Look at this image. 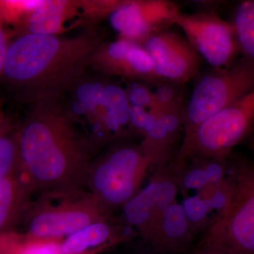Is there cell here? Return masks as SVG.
<instances>
[{
  "label": "cell",
  "mask_w": 254,
  "mask_h": 254,
  "mask_svg": "<svg viewBox=\"0 0 254 254\" xmlns=\"http://www.w3.org/2000/svg\"><path fill=\"white\" fill-rule=\"evenodd\" d=\"M181 85L171 82H162L154 92L156 109L159 111L184 107L182 103Z\"/></svg>",
  "instance_id": "24"
},
{
  "label": "cell",
  "mask_w": 254,
  "mask_h": 254,
  "mask_svg": "<svg viewBox=\"0 0 254 254\" xmlns=\"http://www.w3.org/2000/svg\"><path fill=\"white\" fill-rule=\"evenodd\" d=\"M181 204L187 219L196 233L206 230L215 220L208 205L197 195L185 197Z\"/></svg>",
  "instance_id": "22"
},
{
  "label": "cell",
  "mask_w": 254,
  "mask_h": 254,
  "mask_svg": "<svg viewBox=\"0 0 254 254\" xmlns=\"http://www.w3.org/2000/svg\"><path fill=\"white\" fill-rule=\"evenodd\" d=\"M232 196L225 213L205 230L200 245L232 254H254V163L228 159Z\"/></svg>",
  "instance_id": "4"
},
{
  "label": "cell",
  "mask_w": 254,
  "mask_h": 254,
  "mask_svg": "<svg viewBox=\"0 0 254 254\" xmlns=\"http://www.w3.org/2000/svg\"><path fill=\"white\" fill-rule=\"evenodd\" d=\"M8 129L7 125H6V119H5L4 112L1 109V105H0V133Z\"/></svg>",
  "instance_id": "29"
},
{
  "label": "cell",
  "mask_w": 254,
  "mask_h": 254,
  "mask_svg": "<svg viewBox=\"0 0 254 254\" xmlns=\"http://www.w3.org/2000/svg\"><path fill=\"white\" fill-rule=\"evenodd\" d=\"M160 112L159 110H148L141 107L130 105V127L132 131L144 137L154 125Z\"/></svg>",
  "instance_id": "25"
},
{
  "label": "cell",
  "mask_w": 254,
  "mask_h": 254,
  "mask_svg": "<svg viewBox=\"0 0 254 254\" xmlns=\"http://www.w3.org/2000/svg\"><path fill=\"white\" fill-rule=\"evenodd\" d=\"M91 65L105 74L158 84L163 81L143 46L124 38L102 43L93 55Z\"/></svg>",
  "instance_id": "12"
},
{
  "label": "cell",
  "mask_w": 254,
  "mask_h": 254,
  "mask_svg": "<svg viewBox=\"0 0 254 254\" xmlns=\"http://www.w3.org/2000/svg\"><path fill=\"white\" fill-rule=\"evenodd\" d=\"M34 191L33 182L21 167L0 182V234L11 231L15 224L24 220Z\"/></svg>",
  "instance_id": "15"
},
{
  "label": "cell",
  "mask_w": 254,
  "mask_h": 254,
  "mask_svg": "<svg viewBox=\"0 0 254 254\" xmlns=\"http://www.w3.org/2000/svg\"><path fill=\"white\" fill-rule=\"evenodd\" d=\"M184 107L162 110L156 121L143 137L140 147L153 162V165H163L172 158L174 146L180 137Z\"/></svg>",
  "instance_id": "16"
},
{
  "label": "cell",
  "mask_w": 254,
  "mask_h": 254,
  "mask_svg": "<svg viewBox=\"0 0 254 254\" xmlns=\"http://www.w3.org/2000/svg\"><path fill=\"white\" fill-rule=\"evenodd\" d=\"M102 105L106 110L107 123L114 138H118L126 133L125 127L132 131L128 115L130 105L125 89L116 85H105Z\"/></svg>",
  "instance_id": "20"
},
{
  "label": "cell",
  "mask_w": 254,
  "mask_h": 254,
  "mask_svg": "<svg viewBox=\"0 0 254 254\" xmlns=\"http://www.w3.org/2000/svg\"><path fill=\"white\" fill-rule=\"evenodd\" d=\"M251 145H252V149L254 152V131L253 134H252V138H251Z\"/></svg>",
  "instance_id": "30"
},
{
  "label": "cell",
  "mask_w": 254,
  "mask_h": 254,
  "mask_svg": "<svg viewBox=\"0 0 254 254\" xmlns=\"http://www.w3.org/2000/svg\"><path fill=\"white\" fill-rule=\"evenodd\" d=\"M105 41L89 26L72 36L26 33L10 41L0 80L28 105L63 99L86 77L93 55Z\"/></svg>",
  "instance_id": "1"
},
{
  "label": "cell",
  "mask_w": 254,
  "mask_h": 254,
  "mask_svg": "<svg viewBox=\"0 0 254 254\" xmlns=\"http://www.w3.org/2000/svg\"><path fill=\"white\" fill-rule=\"evenodd\" d=\"M228 159L227 160L212 158L187 160L180 177V190L182 193L187 194L190 190L197 191L206 185L220 183L227 176Z\"/></svg>",
  "instance_id": "18"
},
{
  "label": "cell",
  "mask_w": 254,
  "mask_h": 254,
  "mask_svg": "<svg viewBox=\"0 0 254 254\" xmlns=\"http://www.w3.org/2000/svg\"><path fill=\"white\" fill-rule=\"evenodd\" d=\"M141 46L163 81L182 86L196 76L203 63L186 38L169 29L148 37Z\"/></svg>",
  "instance_id": "10"
},
{
  "label": "cell",
  "mask_w": 254,
  "mask_h": 254,
  "mask_svg": "<svg viewBox=\"0 0 254 254\" xmlns=\"http://www.w3.org/2000/svg\"><path fill=\"white\" fill-rule=\"evenodd\" d=\"M193 254H232L225 252L220 249L214 247H206V246L199 245L198 248L195 249Z\"/></svg>",
  "instance_id": "28"
},
{
  "label": "cell",
  "mask_w": 254,
  "mask_h": 254,
  "mask_svg": "<svg viewBox=\"0 0 254 254\" xmlns=\"http://www.w3.org/2000/svg\"><path fill=\"white\" fill-rule=\"evenodd\" d=\"M254 124V88L184 136L178 156L182 160H227L234 147L250 133Z\"/></svg>",
  "instance_id": "6"
},
{
  "label": "cell",
  "mask_w": 254,
  "mask_h": 254,
  "mask_svg": "<svg viewBox=\"0 0 254 254\" xmlns=\"http://www.w3.org/2000/svg\"><path fill=\"white\" fill-rule=\"evenodd\" d=\"M195 234L176 200L164 211L146 244L158 254L181 253L190 247Z\"/></svg>",
  "instance_id": "14"
},
{
  "label": "cell",
  "mask_w": 254,
  "mask_h": 254,
  "mask_svg": "<svg viewBox=\"0 0 254 254\" xmlns=\"http://www.w3.org/2000/svg\"><path fill=\"white\" fill-rule=\"evenodd\" d=\"M64 239L38 238L10 231L0 234V254H68L63 252ZM95 250L84 254H101Z\"/></svg>",
  "instance_id": "19"
},
{
  "label": "cell",
  "mask_w": 254,
  "mask_h": 254,
  "mask_svg": "<svg viewBox=\"0 0 254 254\" xmlns=\"http://www.w3.org/2000/svg\"><path fill=\"white\" fill-rule=\"evenodd\" d=\"M80 3L78 1H41L36 9L15 26L11 36L26 33L61 34L64 21L75 14Z\"/></svg>",
  "instance_id": "17"
},
{
  "label": "cell",
  "mask_w": 254,
  "mask_h": 254,
  "mask_svg": "<svg viewBox=\"0 0 254 254\" xmlns=\"http://www.w3.org/2000/svg\"><path fill=\"white\" fill-rule=\"evenodd\" d=\"M254 88V60L244 58L230 67L213 68L195 83L182 114L184 136L205 120Z\"/></svg>",
  "instance_id": "7"
},
{
  "label": "cell",
  "mask_w": 254,
  "mask_h": 254,
  "mask_svg": "<svg viewBox=\"0 0 254 254\" xmlns=\"http://www.w3.org/2000/svg\"><path fill=\"white\" fill-rule=\"evenodd\" d=\"M143 254L138 253V254Z\"/></svg>",
  "instance_id": "31"
},
{
  "label": "cell",
  "mask_w": 254,
  "mask_h": 254,
  "mask_svg": "<svg viewBox=\"0 0 254 254\" xmlns=\"http://www.w3.org/2000/svg\"><path fill=\"white\" fill-rule=\"evenodd\" d=\"M20 163L40 193L86 189L95 147L63 99L29 105L16 133Z\"/></svg>",
  "instance_id": "2"
},
{
  "label": "cell",
  "mask_w": 254,
  "mask_h": 254,
  "mask_svg": "<svg viewBox=\"0 0 254 254\" xmlns=\"http://www.w3.org/2000/svg\"><path fill=\"white\" fill-rule=\"evenodd\" d=\"M241 53L254 60V1L247 0L237 6L231 23Z\"/></svg>",
  "instance_id": "21"
},
{
  "label": "cell",
  "mask_w": 254,
  "mask_h": 254,
  "mask_svg": "<svg viewBox=\"0 0 254 254\" xmlns=\"http://www.w3.org/2000/svg\"><path fill=\"white\" fill-rule=\"evenodd\" d=\"M0 133V182L21 168L16 134Z\"/></svg>",
  "instance_id": "23"
},
{
  "label": "cell",
  "mask_w": 254,
  "mask_h": 254,
  "mask_svg": "<svg viewBox=\"0 0 254 254\" xmlns=\"http://www.w3.org/2000/svg\"><path fill=\"white\" fill-rule=\"evenodd\" d=\"M88 190H58L40 193L23 222L24 234L38 238L65 239L83 227L114 218Z\"/></svg>",
  "instance_id": "3"
},
{
  "label": "cell",
  "mask_w": 254,
  "mask_h": 254,
  "mask_svg": "<svg viewBox=\"0 0 254 254\" xmlns=\"http://www.w3.org/2000/svg\"><path fill=\"white\" fill-rule=\"evenodd\" d=\"M184 163L175 158L158 166L146 186L124 205L119 220L145 243L164 211L176 201Z\"/></svg>",
  "instance_id": "8"
},
{
  "label": "cell",
  "mask_w": 254,
  "mask_h": 254,
  "mask_svg": "<svg viewBox=\"0 0 254 254\" xmlns=\"http://www.w3.org/2000/svg\"><path fill=\"white\" fill-rule=\"evenodd\" d=\"M151 165L153 162L140 145H114L93 158L87 175L86 190L114 213L141 190Z\"/></svg>",
  "instance_id": "5"
},
{
  "label": "cell",
  "mask_w": 254,
  "mask_h": 254,
  "mask_svg": "<svg viewBox=\"0 0 254 254\" xmlns=\"http://www.w3.org/2000/svg\"><path fill=\"white\" fill-rule=\"evenodd\" d=\"M2 19L0 16V76L2 73L6 59V52L10 43L9 33L5 31L2 26Z\"/></svg>",
  "instance_id": "27"
},
{
  "label": "cell",
  "mask_w": 254,
  "mask_h": 254,
  "mask_svg": "<svg viewBox=\"0 0 254 254\" xmlns=\"http://www.w3.org/2000/svg\"><path fill=\"white\" fill-rule=\"evenodd\" d=\"M125 91L130 105L148 110H157L154 92L148 86L143 84L133 85Z\"/></svg>",
  "instance_id": "26"
},
{
  "label": "cell",
  "mask_w": 254,
  "mask_h": 254,
  "mask_svg": "<svg viewBox=\"0 0 254 254\" xmlns=\"http://www.w3.org/2000/svg\"><path fill=\"white\" fill-rule=\"evenodd\" d=\"M168 0L123 1L110 14V22L121 38L141 45L150 36L169 29L180 14Z\"/></svg>",
  "instance_id": "11"
},
{
  "label": "cell",
  "mask_w": 254,
  "mask_h": 254,
  "mask_svg": "<svg viewBox=\"0 0 254 254\" xmlns=\"http://www.w3.org/2000/svg\"><path fill=\"white\" fill-rule=\"evenodd\" d=\"M135 232L114 218L95 222L64 239L63 252L68 254H84L95 250L107 252L124 242H129Z\"/></svg>",
  "instance_id": "13"
},
{
  "label": "cell",
  "mask_w": 254,
  "mask_h": 254,
  "mask_svg": "<svg viewBox=\"0 0 254 254\" xmlns=\"http://www.w3.org/2000/svg\"><path fill=\"white\" fill-rule=\"evenodd\" d=\"M175 25L182 28L190 46L212 68H228L236 62L240 51L233 27L216 13H180Z\"/></svg>",
  "instance_id": "9"
}]
</instances>
